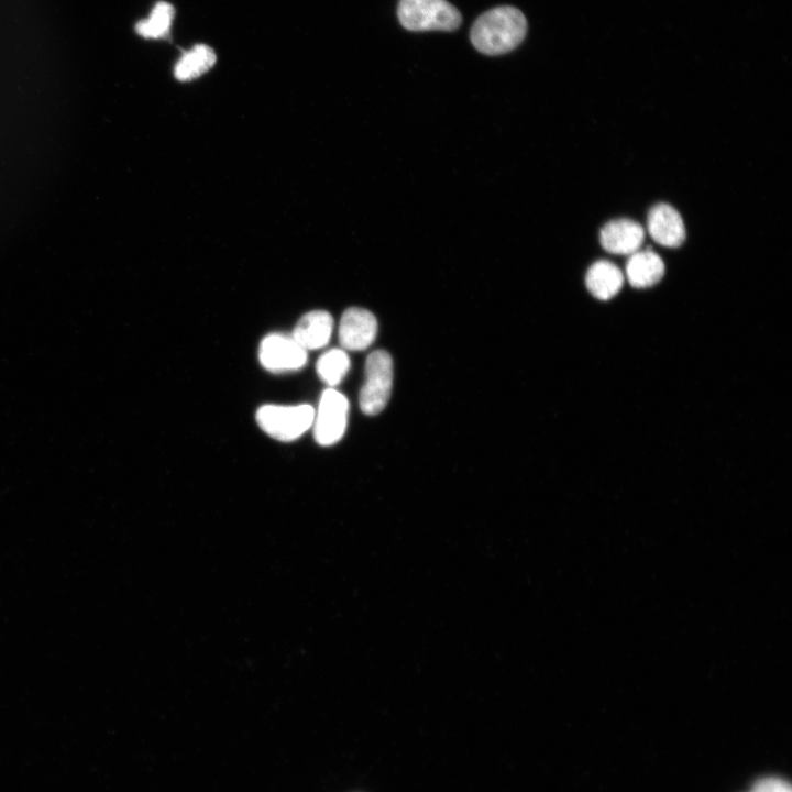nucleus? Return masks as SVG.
I'll return each mask as SVG.
<instances>
[{
  "instance_id": "nucleus-1",
  "label": "nucleus",
  "mask_w": 792,
  "mask_h": 792,
  "mask_svg": "<svg viewBox=\"0 0 792 792\" xmlns=\"http://www.w3.org/2000/svg\"><path fill=\"white\" fill-rule=\"evenodd\" d=\"M526 33L527 21L522 12L510 6H502L484 12L475 20L470 40L479 52L499 55L516 48Z\"/></svg>"
},
{
  "instance_id": "nucleus-2",
  "label": "nucleus",
  "mask_w": 792,
  "mask_h": 792,
  "mask_svg": "<svg viewBox=\"0 0 792 792\" xmlns=\"http://www.w3.org/2000/svg\"><path fill=\"white\" fill-rule=\"evenodd\" d=\"M397 14L408 31H454L462 22L459 10L447 0H399Z\"/></svg>"
},
{
  "instance_id": "nucleus-3",
  "label": "nucleus",
  "mask_w": 792,
  "mask_h": 792,
  "mask_svg": "<svg viewBox=\"0 0 792 792\" xmlns=\"http://www.w3.org/2000/svg\"><path fill=\"white\" fill-rule=\"evenodd\" d=\"M315 408L308 404L296 406L264 405L256 411V421L270 437L293 441L314 424Z\"/></svg>"
},
{
  "instance_id": "nucleus-4",
  "label": "nucleus",
  "mask_w": 792,
  "mask_h": 792,
  "mask_svg": "<svg viewBox=\"0 0 792 792\" xmlns=\"http://www.w3.org/2000/svg\"><path fill=\"white\" fill-rule=\"evenodd\" d=\"M393 384V361L383 350L372 352L365 363V381L360 392V408L376 415L386 406Z\"/></svg>"
},
{
  "instance_id": "nucleus-5",
  "label": "nucleus",
  "mask_w": 792,
  "mask_h": 792,
  "mask_svg": "<svg viewBox=\"0 0 792 792\" xmlns=\"http://www.w3.org/2000/svg\"><path fill=\"white\" fill-rule=\"evenodd\" d=\"M346 397L330 387L321 394L314 418V436L320 446H332L344 435L348 421Z\"/></svg>"
},
{
  "instance_id": "nucleus-6",
  "label": "nucleus",
  "mask_w": 792,
  "mask_h": 792,
  "mask_svg": "<svg viewBox=\"0 0 792 792\" xmlns=\"http://www.w3.org/2000/svg\"><path fill=\"white\" fill-rule=\"evenodd\" d=\"M258 360L264 369L273 373L296 371L307 363V351L292 334L271 333L258 348Z\"/></svg>"
},
{
  "instance_id": "nucleus-7",
  "label": "nucleus",
  "mask_w": 792,
  "mask_h": 792,
  "mask_svg": "<svg viewBox=\"0 0 792 792\" xmlns=\"http://www.w3.org/2000/svg\"><path fill=\"white\" fill-rule=\"evenodd\" d=\"M377 321L366 309L352 307L346 309L339 324V342L349 351L367 349L376 338Z\"/></svg>"
},
{
  "instance_id": "nucleus-8",
  "label": "nucleus",
  "mask_w": 792,
  "mask_h": 792,
  "mask_svg": "<svg viewBox=\"0 0 792 792\" xmlns=\"http://www.w3.org/2000/svg\"><path fill=\"white\" fill-rule=\"evenodd\" d=\"M650 237L660 245L680 246L685 240V227L681 215L668 204L654 205L647 218Z\"/></svg>"
},
{
  "instance_id": "nucleus-9",
  "label": "nucleus",
  "mask_w": 792,
  "mask_h": 792,
  "mask_svg": "<svg viewBox=\"0 0 792 792\" xmlns=\"http://www.w3.org/2000/svg\"><path fill=\"white\" fill-rule=\"evenodd\" d=\"M644 240L642 227L630 219L612 220L600 232L602 246L613 254L631 255L641 249Z\"/></svg>"
},
{
  "instance_id": "nucleus-10",
  "label": "nucleus",
  "mask_w": 792,
  "mask_h": 792,
  "mask_svg": "<svg viewBox=\"0 0 792 792\" xmlns=\"http://www.w3.org/2000/svg\"><path fill=\"white\" fill-rule=\"evenodd\" d=\"M332 330L331 315L324 310H314L299 319L292 337L306 351L317 350L328 344Z\"/></svg>"
},
{
  "instance_id": "nucleus-11",
  "label": "nucleus",
  "mask_w": 792,
  "mask_h": 792,
  "mask_svg": "<svg viewBox=\"0 0 792 792\" xmlns=\"http://www.w3.org/2000/svg\"><path fill=\"white\" fill-rule=\"evenodd\" d=\"M664 274L662 258L652 250H638L629 255L626 264V277L637 288L657 284Z\"/></svg>"
},
{
  "instance_id": "nucleus-12",
  "label": "nucleus",
  "mask_w": 792,
  "mask_h": 792,
  "mask_svg": "<svg viewBox=\"0 0 792 792\" xmlns=\"http://www.w3.org/2000/svg\"><path fill=\"white\" fill-rule=\"evenodd\" d=\"M585 284L594 297L607 300L622 289L624 274L614 263L601 260L590 266Z\"/></svg>"
},
{
  "instance_id": "nucleus-13",
  "label": "nucleus",
  "mask_w": 792,
  "mask_h": 792,
  "mask_svg": "<svg viewBox=\"0 0 792 792\" xmlns=\"http://www.w3.org/2000/svg\"><path fill=\"white\" fill-rule=\"evenodd\" d=\"M215 51L206 44H197L177 61L174 74L180 81H188L207 73L216 63Z\"/></svg>"
},
{
  "instance_id": "nucleus-14",
  "label": "nucleus",
  "mask_w": 792,
  "mask_h": 792,
  "mask_svg": "<svg viewBox=\"0 0 792 792\" xmlns=\"http://www.w3.org/2000/svg\"><path fill=\"white\" fill-rule=\"evenodd\" d=\"M175 16L174 7L165 1L157 2L150 16L135 25V31L146 38H162L168 35Z\"/></svg>"
},
{
  "instance_id": "nucleus-15",
  "label": "nucleus",
  "mask_w": 792,
  "mask_h": 792,
  "mask_svg": "<svg viewBox=\"0 0 792 792\" xmlns=\"http://www.w3.org/2000/svg\"><path fill=\"white\" fill-rule=\"evenodd\" d=\"M316 369L318 376L333 388L346 375L350 369V359L344 350L332 349L319 358Z\"/></svg>"
},
{
  "instance_id": "nucleus-16",
  "label": "nucleus",
  "mask_w": 792,
  "mask_h": 792,
  "mask_svg": "<svg viewBox=\"0 0 792 792\" xmlns=\"http://www.w3.org/2000/svg\"><path fill=\"white\" fill-rule=\"evenodd\" d=\"M752 792H791L790 787L780 779L767 778L759 781Z\"/></svg>"
}]
</instances>
